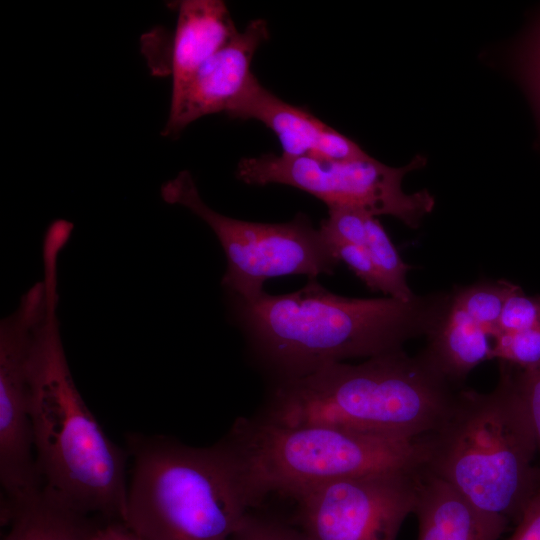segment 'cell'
Segmentation results:
<instances>
[{"label": "cell", "instance_id": "cell-1", "mask_svg": "<svg viewBox=\"0 0 540 540\" xmlns=\"http://www.w3.org/2000/svg\"><path fill=\"white\" fill-rule=\"evenodd\" d=\"M450 293L347 298L311 280L281 295L263 292L253 300L236 298V314L256 353L281 379L308 374L348 358H371L428 337L447 312Z\"/></svg>", "mask_w": 540, "mask_h": 540}, {"label": "cell", "instance_id": "cell-2", "mask_svg": "<svg viewBox=\"0 0 540 540\" xmlns=\"http://www.w3.org/2000/svg\"><path fill=\"white\" fill-rule=\"evenodd\" d=\"M52 289L29 359L34 450L42 489L73 512L124 520L127 451L105 434L83 400L65 355Z\"/></svg>", "mask_w": 540, "mask_h": 540}, {"label": "cell", "instance_id": "cell-3", "mask_svg": "<svg viewBox=\"0 0 540 540\" xmlns=\"http://www.w3.org/2000/svg\"><path fill=\"white\" fill-rule=\"evenodd\" d=\"M420 352L334 362L278 382L261 415L284 426H326L413 441L445 419L458 391Z\"/></svg>", "mask_w": 540, "mask_h": 540}, {"label": "cell", "instance_id": "cell-4", "mask_svg": "<svg viewBox=\"0 0 540 540\" xmlns=\"http://www.w3.org/2000/svg\"><path fill=\"white\" fill-rule=\"evenodd\" d=\"M418 440L422 469L509 523L540 490L532 421L507 363L499 361L493 390H459L443 422Z\"/></svg>", "mask_w": 540, "mask_h": 540}, {"label": "cell", "instance_id": "cell-5", "mask_svg": "<svg viewBox=\"0 0 540 540\" xmlns=\"http://www.w3.org/2000/svg\"><path fill=\"white\" fill-rule=\"evenodd\" d=\"M126 446L124 521L145 540H228L251 510L221 441L193 447L130 433Z\"/></svg>", "mask_w": 540, "mask_h": 540}, {"label": "cell", "instance_id": "cell-6", "mask_svg": "<svg viewBox=\"0 0 540 540\" xmlns=\"http://www.w3.org/2000/svg\"><path fill=\"white\" fill-rule=\"evenodd\" d=\"M220 441L251 509L272 494L290 498L340 478L423 466L418 439L326 426H284L260 416L238 418Z\"/></svg>", "mask_w": 540, "mask_h": 540}, {"label": "cell", "instance_id": "cell-7", "mask_svg": "<svg viewBox=\"0 0 540 540\" xmlns=\"http://www.w3.org/2000/svg\"><path fill=\"white\" fill-rule=\"evenodd\" d=\"M169 204L181 205L202 219L215 233L227 258L221 284L237 299L260 296L267 279L304 274L312 279L332 274L339 263L319 229L303 215L286 223L234 219L210 208L201 198L188 171L161 187Z\"/></svg>", "mask_w": 540, "mask_h": 540}, {"label": "cell", "instance_id": "cell-8", "mask_svg": "<svg viewBox=\"0 0 540 540\" xmlns=\"http://www.w3.org/2000/svg\"><path fill=\"white\" fill-rule=\"evenodd\" d=\"M415 156L406 166H387L367 155L354 159L312 156L289 157L273 153L240 160L236 175L249 185L283 184L305 191L328 207L356 208L370 215H390L416 228L435 205L427 190L407 194L402 179L423 167Z\"/></svg>", "mask_w": 540, "mask_h": 540}, {"label": "cell", "instance_id": "cell-9", "mask_svg": "<svg viewBox=\"0 0 540 540\" xmlns=\"http://www.w3.org/2000/svg\"><path fill=\"white\" fill-rule=\"evenodd\" d=\"M419 470L373 472L305 488L290 497L294 525L306 540H397L414 511Z\"/></svg>", "mask_w": 540, "mask_h": 540}, {"label": "cell", "instance_id": "cell-10", "mask_svg": "<svg viewBox=\"0 0 540 540\" xmlns=\"http://www.w3.org/2000/svg\"><path fill=\"white\" fill-rule=\"evenodd\" d=\"M44 306V293L30 287L17 308L0 322V482L2 514L42 491L33 427L29 359L35 328Z\"/></svg>", "mask_w": 540, "mask_h": 540}, {"label": "cell", "instance_id": "cell-11", "mask_svg": "<svg viewBox=\"0 0 540 540\" xmlns=\"http://www.w3.org/2000/svg\"><path fill=\"white\" fill-rule=\"evenodd\" d=\"M269 37L263 19L251 21L181 85L172 88L163 134L176 135L195 120L228 114L254 80L251 64Z\"/></svg>", "mask_w": 540, "mask_h": 540}, {"label": "cell", "instance_id": "cell-12", "mask_svg": "<svg viewBox=\"0 0 540 540\" xmlns=\"http://www.w3.org/2000/svg\"><path fill=\"white\" fill-rule=\"evenodd\" d=\"M172 34L155 29L141 39L147 63L157 76H170L172 88L190 78L239 31L220 0H184Z\"/></svg>", "mask_w": 540, "mask_h": 540}, {"label": "cell", "instance_id": "cell-13", "mask_svg": "<svg viewBox=\"0 0 540 540\" xmlns=\"http://www.w3.org/2000/svg\"><path fill=\"white\" fill-rule=\"evenodd\" d=\"M227 115L263 123L277 136L281 154L285 156L354 159L368 155L357 143L308 110L274 95L256 77Z\"/></svg>", "mask_w": 540, "mask_h": 540}, {"label": "cell", "instance_id": "cell-14", "mask_svg": "<svg viewBox=\"0 0 540 540\" xmlns=\"http://www.w3.org/2000/svg\"><path fill=\"white\" fill-rule=\"evenodd\" d=\"M413 513L418 519L417 540H498L510 524L422 468Z\"/></svg>", "mask_w": 540, "mask_h": 540}, {"label": "cell", "instance_id": "cell-15", "mask_svg": "<svg viewBox=\"0 0 540 540\" xmlns=\"http://www.w3.org/2000/svg\"><path fill=\"white\" fill-rule=\"evenodd\" d=\"M495 337L473 318L451 292L449 307L421 351L428 362L457 386L480 363L493 359Z\"/></svg>", "mask_w": 540, "mask_h": 540}, {"label": "cell", "instance_id": "cell-16", "mask_svg": "<svg viewBox=\"0 0 540 540\" xmlns=\"http://www.w3.org/2000/svg\"><path fill=\"white\" fill-rule=\"evenodd\" d=\"M86 519L42 489L9 513L5 522L10 528L3 540H83L90 524Z\"/></svg>", "mask_w": 540, "mask_h": 540}, {"label": "cell", "instance_id": "cell-17", "mask_svg": "<svg viewBox=\"0 0 540 540\" xmlns=\"http://www.w3.org/2000/svg\"><path fill=\"white\" fill-rule=\"evenodd\" d=\"M365 247L377 270L381 292L402 301L413 299L416 295L407 283L411 267L402 260L384 227L372 215L367 219Z\"/></svg>", "mask_w": 540, "mask_h": 540}, {"label": "cell", "instance_id": "cell-18", "mask_svg": "<svg viewBox=\"0 0 540 540\" xmlns=\"http://www.w3.org/2000/svg\"><path fill=\"white\" fill-rule=\"evenodd\" d=\"M517 287L506 280L486 281L458 288L452 292V296L496 339L504 303Z\"/></svg>", "mask_w": 540, "mask_h": 540}, {"label": "cell", "instance_id": "cell-19", "mask_svg": "<svg viewBox=\"0 0 540 540\" xmlns=\"http://www.w3.org/2000/svg\"><path fill=\"white\" fill-rule=\"evenodd\" d=\"M492 356L522 370L540 366V326L498 335Z\"/></svg>", "mask_w": 540, "mask_h": 540}, {"label": "cell", "instance_id": "cell-20", "mask_svg": "<svg viewBox=\"0 0 540 540\" xmlns=\"http://www.w3.org/2000/svg\"><path fill=\"white\" fill-rule=\"evenodd\" d=\"M328 210V218L322 221L319 230L330 246L336 244L365 246L369 213L356 208Z\"/></svg>", "mask_w": 540, "mask_h": 540}, {"label": "cell", "instance_id": "cell-21", "mask_svg": "<svg viewBox=\"0 0 540 540\" xmlns=\"http://www.w3.org/2000/svg\"><path fill=\"white\" fill-rule=\"evenodd\" d=\"M539 326L540 296H528L518 286L504 303L498 324V335L521 332Z\"/></svg>", "mask_w": 540, "mask_h": 540}, {"label": "cell", "instance_id": "cell-22", "mask_svg": "<svg viewBox=\"0 0 540 540\" xmlns=\"http://www.w3.org/2000/svg\"><path fill=\"white\" fill-rule=\"evenodd\" d=\"M228 540H306L293 525L249 511Z\"/></svg>", "mask_w": 540, "mask_h": 540}, {"label": "cell", "instance_id": "cell-23", "mask_svg": "<svg viewBox=\"0 0 540 540\" xmlns=\"http://www.w3.org/2000/svg\"><path fill=\"white\" fill-rule=\"evenodd\" d=\"M509 365V364H508ZM516 386L528 409L537 444L540 472V366L531 369H518L511 366Z\"/></svg>", "mask_w": 540, "mask_h": 540}, {"label": "cell", "instance_id": "cell-24", "mask_svg": "<svg viewBox=\"0 0 540 540\" xmlns=\"http://www.w3.org/2000/svg\"><path fill=\"white\" fill-rule=\"evenodd\" d=\"M331 248L339 261L344 262L372 291H381V283L365 246L336 244Z\"/></svg>", "mask_w": 540, "mask_h": 540}, {"label": "cell", "instance_id": "cell-25", "mask_svg": "<svg viewBox=\"0 0 540 540\" xmlns=\"http://www.w3.org/2000/svg\"><path fill=\"white\" fill-rule=\"evenodd\" d=\"M83 540H145L122 519H105L89 524Z\"/></svg>", "mask_w": 540, "mask_h": 540}, {"label": "cell", "instance_id": "cell-26", "mask_svg": "<svg viewBox=\"0 0 540 540\" xmlns=\"http://www.w3.org/2000/svg\"><path fill=\"white\" fill-rule=\"evenodd\" d=\"M509 540H540V490L526 506Z\"/></svg>", "mask_w": 540, "mask_h": 540}, {"label": "cell", "instance_id": "cell-27", "mask_svg": "<svg viewBox=\"0 0 540 540\" xmlns=\"http://www.w3.org/2000/svg\"><path fill=\"white\" fill-rule=\"evenodd\" d=\"M523 77L540 116V65L522 63Z\"/></svg>", "mask_w": 540, "mask_h": 540}]
</instances>
